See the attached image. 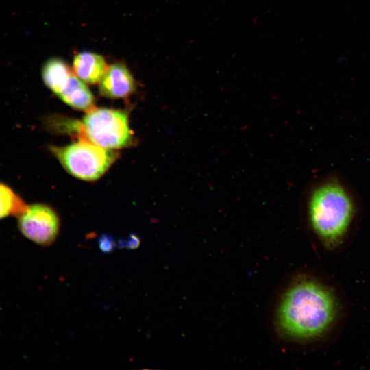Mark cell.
<instances>
[{
    "instance_id": "obj_1",
    "label": "cell",
    "mask_w": 370,
    "mask_h": 370,
    "mask_svg": "<svg viewBox=\"0 0 370 370\" xmlns=\"http://www.w3.org/2000/svg\"><path fill=\"white\" fill-rule=\"evenodd\" d=\"M339 303L332 290L309 277L292 283L278 306L276 322L286 337L308 341L325 335L336 321Z\"/></svg>"
},
{
    "instance_id": "obj_2",
    "label": "cell",
    "mask_w": 370,
    "mask_h": 370,
    "mask_svg": "<svg viewBox=\"0 0 370 370\" xmlns=\"http://www.w3.org/2000/svg\"><path fill=\"white\" fill-rule=\"evenodd\" d=\"M355 211L352 196L336 180H328L317 186L308 201L310 226L323 245L330 249L343 242Z\"/></svg>"
},
{
    "instance_id": "obj_3",
    "label": "cell",
    "mask_w": 370,
    "mask_h": 370,
    "mask_svg": "<svg viewBox=\"0 0 370 370\" xmlns=\"http://www.w3.org/2000/svg\"><path fill=\"white\" fill-rule=\"evenodd\" d=\"M75 131L80 140L109 149L123 147L132 141L127 115L120 110L95 108L88 112Z\"/></svg>"
},
{
    "instance_id": "obj_4",
    "label": "cell",
    "mask_w": 370,
    "mask_h": 370,
    "mask_svg": "<svg viewBox=\"0 0 370 370\" xmlns=\"http://www.w3.org/2000/svg\"><path fill=\"white\" fill-rule=\"evenodd\" d=\"M49 149L70 174L84 180L100 177L117 157L112 150L83 140Z\"/></svg>"
},
{
    "instance_id": "obj_5",
    "label": "cell",
    "mask_w": 370,
    "mask_h": 370,
    "mask_svg": "<svg viewBox=\"0 0 370 370\" xmlns=\"http://www.w3.org/2000/svg\"><path fill=\"white\" fill-rule=\"evenodd\" d=\"M17 219L20 232L38 245H49L57 237L60 227L59 218L55 210L48 205L34 204L27 206Z\"/></svg>"
},
{
    "instance_id": "obj_6",
    "label": "cell",
    "mask_w": 370,
    "mask_h": 370,
    "mask_svg": "<svg viewBox=\"0 0 370 370\" xmlns=\"http://www.w3.org/2000/svg\"><path fill=\"white\" fill-rule=\"evenodd\" d=\"M136 88L134 78L123 63L108 66L99 82V93L108 98H123L130 95Z\"/></svg>"
},
{
    "instance_id": "obj_7",
    "label": "cell",
    "mask_w": 370,
    "mask_h": 370,
    "mask_svg": "<svg viewBox=\"0 0 370 370\" xmlns=\"http://www.w3.org/2000/svg\"><path fill=\"white\" fill-rule=\"evenodd\" d=\"M107 68L104 58L98 53L83 51L73 58V73L88 84L99 82Z\"/></svg>"
},
{
    "instance_id": "obj_8",
    "label": "cell",
    "mask_w": 370,
    "mask_h": 370,
    "mask_svg": "<svg viewBox=\"0 0 370 370\" xmlns=\"http://www.w3.org/2000/svg\"><path fill=\"white\" fill-rule=\"evenodd\" d=\"M58 97L73 108L86 111L95 108V99L84 82L73 73L62 91Z\"/></svg>"
},
{
    "instance_id": "obj_9",
    "label": "cell",
    "mask_w": 370,
    "mask_h": 370,
    "mask_svg": "<svg viewBox=\"0 0 370 370\" xmlns=\"http://www.w3.org/2000/svg\"><path fill=\"white\" fill-rule=\"evenodd\" d=\"M72 72L60 58H51L42 65L41 75L46 86L57 96L66 86Z\"/></svg>"
},
{
    "instance_id": "obj_10",
    "label": "cell",
    "mask_w": 370,
    "mask_h": 370,
    "mask_svg": "<svg viewBox=\"0 0 370 370\" xmlns=\"http://www.w3.org/2000/svg\"><path fill=\"white\" fill-rule=\"evenodd\" d=\"M27 206L14 189L0 182V219L9 216L18 217Z\"/></svg>"
},
{
    "instance_id": "obj_11",
    "label": "cell",
    "mask_w": 370,
    "mask_h": 370,
    "mask_svg": "<svg viewBox=\"0 0 370 370\" xmlns=\"http://www.w3.org/2000/svg\"><path fill=\"white\" fill-rule=\"evenodd\" d=\"M98 244L100 249L105 253L111 252L115 245L112 237L108 234L102 235L99 239Z\"/></svg>"
},
{
    "instance_id": "obj_12",
    "label": "cell",
    "mask_w": 370,
    "mask_h": 370,
    "mask_svg": "<svg viewBox=\"0 0 370 370\" xmlns=\"http://www.w3.org/2000/svg\"><path fill=\"white\" fill-rule=\"evenodd\" d=\"M140 240L135 234H131L126 241L119 243V245L125 246L129 249H134L138 247Z\"/></svg>"
}]
</instances>
